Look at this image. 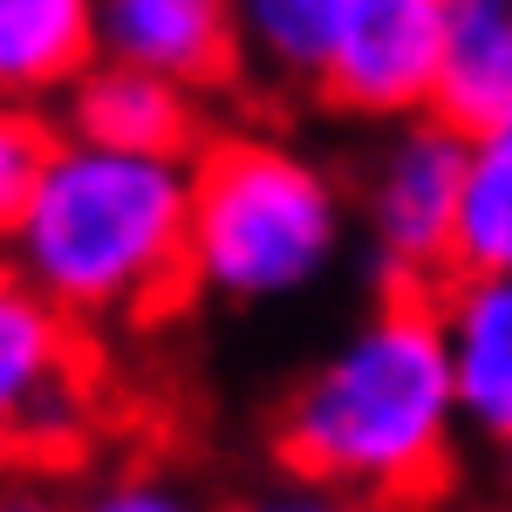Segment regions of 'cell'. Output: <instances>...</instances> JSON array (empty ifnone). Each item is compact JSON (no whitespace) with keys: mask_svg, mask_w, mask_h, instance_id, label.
I'll use <instances>...</instances> for the list:
<instances>
[{"mask_svg":"<svg viewBox=\"0 0 512 512\" xmlns=\"http://www.w3.org/2000/svg\"><path fill=\"white\" fill-rule=\"evenodd\" d=\"M103 62L89 0H0V103H62Z\"/></svg>","mask_w":512,"mask_h":512,"instance_id":"cell-11","label":"cell"},{"mask_svg":"<svg viewBox=\"0 0 512 512\" xmlns=\"http://www.w3.org/2000/svg\"><path fill=\"white\" fill-rule=\"evenodd\" d=\"M0 512H69V506L35 478H0Z\"/></svg>","mask_w":512,"mask_h":512,"instance_id":"cell-17","label":"cell"},{"mask_svg":"<svg viewBox=\"0 0 512 512\" xmlns=\"http://www.w3.org/2000/svg\"><path fill=\"white\" fill-rule=\"evenodd\" d=\"M62 137L89 144V151H117V158H171L192 164L198 144V96L171 89V82L123 69V62H96L89 76L62 96Z\"/></svg>","mask_w":512,"mask_h":512,"instance_id":"cell-8","label":"cell"},{"mask_svg":"<svg viewBox=\"0 0 512 512\" xmlns=\"http://www.w3.org/2000/svg\"><path fill=\"white\" fill-rule=\"evenodd\" d=\"M465 178H472V144L437 117L396 123L376 144L362 171V233L390 287L431 294L437 274L458 280V226H465Z\"/></svg>","mask_w":512,"mask_h":512,"instance_id":"cell-4","label":"cell"},{"mask_svg":"<svg viewBox=\"0 0 512 512\" xmlns=\"http://www.w3.org/2000/svg\"><path fill=\"white\" fill-rule=\"evenodd\" d=\"M465 431L458 369L437 294L390 287L335 349L287 390L274 424L280 465L335 499H431Z\"/></svg>","mask_w":512,"mask_h":512,"instance_id":"cell-1","label":"cell"},{"mask_svg":"<svg viewBox=\"0 0 512 512\" xmlns=\"http://www.w3.org/2000/svg\"><path fill=\"white\" fill-rule=\"evenodd\" d=\"M14 287H21V280H14V260H7V246H0V301H7Z\"/></svg>","mask_w":512,"mask_h":512,"instance_id":"cell-18","label":"cell"},{"mask_svg":"<svg viewBox=\"0 0 512 512\" xmlns=\"http://www.w3.org/2000/svg\"><path fill=\"white\" fill-rule=\"evenodd\" d=\"M451 0H349L321 69V103L362 123H417L437 103Z\"/></svg>","mask_w":512,"mask_h":512,"instance_id":"cell-6","label":"cell"},{"mask_svg":"<svg viewBox=\"0 0 512 512\" xmlns=\"http://www.w3.org/2000/svg\"><path fill=\"white\" fill-rule=\"evenodd\" d=\"M185 239H192V164L117 158L69 144L35 212L7 239L14 280L41 294L76 328L164 315L185 294Z\"/></svg>","mask_w":512,"mask_h":512,"instance_id":"cell-2","label":"cell"},{"mask_svg":"<svg viewBox=\"0 0 512 512\" xmlns=\"http://www.w3.org/2000/svg\"><path fill=\"white\" fill-rule=\"evenodd\" d=\"M96 431V376L69 315L14 287L0 301V465H69Z\"/></svg>","mask_w":512,"mask_h":512,"instance_id":"cell-5","label":"cell"},{"mask_svg":"<svg viewBox=\"0 0 512 512\" xmlns=\"http://www.w3.org/2000/svg\"><path fill=\"white\" fill-rule=\"evenodd\" d=\"M431 117L465 144L512 123V0H451Z\"/></svg>","mask_w":512,"mask_h":512,"instance_id":"cell-10","label":"cell"},{"mask_svg":"<svg viewBox=\"0 0 512 512\" xmlns=\"http://www.w3.org/2000/svg\"><path fill=\"white\" fill-rule=\"evenodd\" d=\"M233 512H362V506L335 499V492H321V485H301V478H287V485H267V492L239 499Z\"/></svg>","mask_w":512,"mask_h":512,"instance_id":"cell-16","label":"cell"},{"mask_svg":"<svg viewBox=\"0 0 512 512\" xmlns=\"http://www.w3.org/2000/svg\"><path fill=\"white\" fill-rule=\"evenodd\" d=\"M96 41L110 62L198 96L239 69V7L226 0H103Z\"/></svg>","mask_w":512,"mask_h":512,"instance_id":"cell-7","label":"cell"},{"mask_svg":"<svg viewBox=\"0 0 512 512\" xmlns=\"http://www.w3.org/2000/svg\"><path fill=\"white\" fill-rule=\"evenodd\" d=\"M62 151H69L62 117L0 103V246L21 233V219L35 212V198H41V185H48V171H55Z\"/></svg>","mask_w":512,"mask_h":512,"instance_id":"cell-14","label":"cell"},{"mask_svg":"<svg viewBox=\"0 0 512 512\" xmlns=\"http://www.w3.org/2000/svg\"><path fill=\"white\" fill-rule=\"evenodd\" d=\"M69 512H205V506H198V492H185L178 478H164V472H123L110 485H96Z\"/></svg>","mask_w":512,"mask_h":512,"instance_id":"cell-15","label":"cell"},{"mask_svg":"<svg viewBox=\"0 0 512 512\" xmlns=\"http://www.w3.org/2000/svg\"><path fill=\"white\" fill-rule=\"evenodd\" d=\"M458 274L512 280V123L472 144L465 226H458Z\"/></svg>","mask_w":512,"mask_h":512,"instance_id":"cell-13","label":"cell"},{"mask_svg":"<svg viewBox=\"0 0 512 512\" xmlns=\"http://www.w3.org/2000/svg\"><path fill=\"white\" fill-rule=\"evenodd\" d=\"M444 335L458 369V410L465 431L492 451H512V280H472L458 274L444 294Z\"/></svg>","mask_w":512,"mask_h":512,"instance_id":"cell-9","label":"cell"},{"mask_svg":"<svg viewBox=\"0 0 512 512\" xmlns=\"http://www.w3.org/2000/svg\"><path fill=\"white\" fill-rule=\"evenodd\" d=\"M349 0H246L239 7V55L280 82H315L335 55Z\"/></svg>","mask_w":512,"mask_h":512,"instance_id":"cell-12","label":"cell"},{"mask_svg":"<svg viewBox=\"0 0 512 512\" xmlns=\"http://www.w3.org/2000/svg\"><path fill=\"white\" fill-rule=\"evenodd\" d=\"M349 246V192L301 144L267 130L212 137L192 158V294L267 308L335 274Z\"/></svg>","mask_w":512,"mask_h":512,"instance_id":"cell-3","label":"cell"}]
</instances>
